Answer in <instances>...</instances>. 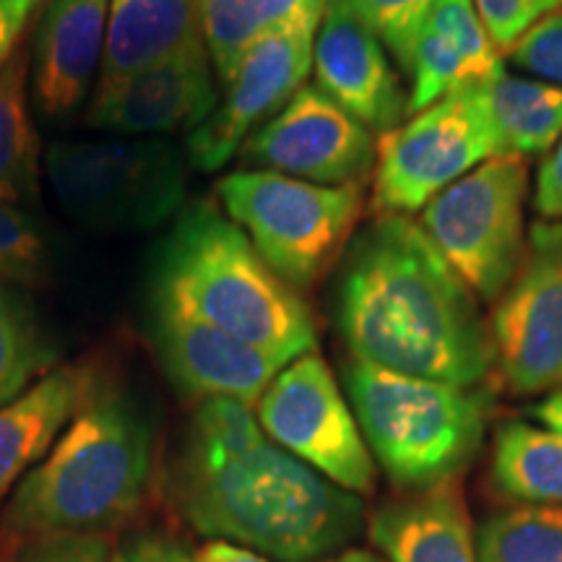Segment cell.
Instances as JSON below:
<instances>
[{
  "mask_svg": "<svg viewBox=\"0 0 562 562\" xmlns=\"http://www.w3.org/2000/svg\"><path fill=\"white\" fill-rule=\"evenodd\" d=\"M336 323L351 360L453 385H482L495 368L474 292L402 214H378L341 256Z\"/></svg>",
  "mask_w": 562,
  "mask_h": 562,
  "instance_id": "obj_1",
  "label": "cell"
},
{
  "mask_svg": "<svg viewBox=\"0 0 562 562\" xmlns=\"http://www.w3.org/2000/svg\"><path fill=\"white\" fill-rule=\"evenodd\" d=\"M172 492L201 537L271 562L331 558L360 531L364 513L360 497L269 438L214 461L180 456Z\"/></svg>",
  "mask_w": 562,
  "mask_h": 562,
  "instance_id": "obj_2",
  "label": "cell"
},
{
  "mask_svg": "<svg viewBox=\"0 0 562 562\" xmlns=\"http://www.w3.org/2000/svg\"><path fill=\"white\" fill-rule=\"evenodd\" d=\"M154 476V432L123 393L91 391L50 453L16 484L3 529L19 542L102 533L136 516Z\"/></svg>",
  "mask_w": 562,
  "mask_h": 562,
  "instance_id": "obj_3",
  "label": "cell"
},
{
  "mask_svg": "<svg viewBox=\"0 0 562 562\" xmlns=\"http://www.w3.org/2000/svg\"><path fill=\"white\" fill-rule=\"evenodd\" d=\"M154 297L286 362L318 344L305 297L214 203L180 214L154 271Z\"/></svg>",
  "mask_w": 562,
  "mask_h": 562,
  "instance_id": "obj_4",
  "label": "cell"
},
{
  "mask_svg": "<svg viewBox=\"0 0 562 562\" xmlns=\"http://www.w3.org/2000/svg\"><path fill=\"white\" fill-rule=\"evenodd\" d=\"M344 389L370 453L396 487L456 482L480 451L492 398L480 385L427 381L349 360Z\"/></svg>",
  "mask_w": 562,
  "mask_h": 562,
  "instance_id": "obj_5",
  "label": "cell"
},
{
  "mask_svg": "<svg viewBox=\"0 0 562 562\" xmlns=\"http://www.w3.org/2000/svg\"><path fill=\"white\" fill-rule=\"evenodd\" d=\"M188 161L170 138L55 140L45 175L58 206L108 235L149 232L186 206Z\"/></svg>",
  "mask_w": 562,
  "mask_h": 562,
  "instance_id": "obj_6",
  "label": "cell"
},
{
  "mask_svg": "<svg viewBox=\"0 0 562 562\" xmlns=\"http://www.w3.org/2000/svg\"><path fill=\"white\" fill-rule=\"evenodd\" d=\"M224 214L294 290H311L349 248L364 186H315L266 170H240L216 186Z\"/></svg>",
  "mask_w": 562,
  "mask_h": 562,
  "instance_id": "obj_7",
  "label": "cell"
},
{
  "mask_svg": "<svg viewBox=\"0 0 562 562\" xmlns=\"http://www.w3.org/2000/svg\"><path fill=\"white\" fill-rule=\"evenodd\" d=\"M521 157H492L419 211V227L476 300L497 302L526 252Z\"/></svg>",
  "mask_w": 562,
  "mask_h": 562,
  "instance_id": "obj_8",
  "label": "cell"
},
{
  "mask_svg": "<svg viewBox=\"0 0 562 562\" xmlns=\"http://www.w3.org/2000/svg\"><path fill=\"white\" fill-rule=\"evenodd\" d=\"M492 157L503 154L472 83L378 136L372 209L375 214H417Z\"/></svg>",
  "mask_w": 562,
  "mask_h": 562,
  "instance_id": "obj_9",
  "label": "cell"
},
{
  "mask_svg": "<svg viewBox=\"0 0 562 562\" xmlns=\"http://www.w3.org/2000/svg\"><path fill=\"white\" fill-rule=\"evenodd\" d=\"M271 442L351 495H370L375 463L355 412L331 368L315 351L297 357L273 378L256 404Z\"/></svg>",
  "mask_w": 562,
  "mask_h": 562,
  "instance_id": "obj_10",
  "label": "cell"
},
{
  "mask_svg": "<svg viewBox=\"0 0 562 562\" xmlns=\"http://www.w3.org/2000/svg\"><path fill=\"white\" fill-rule=\"evenodd\" d=\"M495 368L513 393L562 385V224L533 222L524 261L492 313Z\"/></svg>",
  "mask_w": 562,
  "mask_h": 562,
  "instance_id": "obj_11",
  "label": "cell"
},
{
  "mask_svg": "<svg viewBox=\"0 0 562 562\" xmlns=\"http://www.w3.org/2000/svg\"><path fill=\"white\" fill-rule=\"evenodd\" d=\"M321 19H305L250 47L224 83L209 121L188 133L186 157L195 170L216 172L240 154L252 133L269 123L307 83Z\"/></svg>",
  "mask_w": 562,
  "mask_h": 562,
  "instance_id": "obj_12",
  "label": "cell"
},
{
  "mask_svg": "<svg viewBox=\"0 0 562 562\" xmlns=\"http://www.w3.org/2000/svg\"><path fill=\"white\" fill-rule=\"evenodd\" d=\"M250 170L279 172L315 186H364L375 170V136L315 83L245 140Z\"/></svg>",
  "mask_w": 562,
  "mask_h": 562,
  "instance_id": "obj_13",
  "label": "cell"
},
{
  "mask_svg": "<svg viewBox=\"0 0 562 562\" xmlns=\"http://www.w3.org/2000/svg\"><path fill=\"white\" fill-rule=\"evenodd\" d=\"M151 311L154 344L167 375L186 396L199 402L235 398L250 406L258 404L273 378L290 364L220 331L172 302L154 297Z\"/></svg>",
  "mask_w": 562,
  "mask_h": 562,
  "instance_id": "obj_14",
  "label": "cell"
},
{
  "mask_svg": "<svg viewBox=\"0 0 562 562\" xmlns=\"http://www.w3.org/2000/svg\"><path fill=\"white\" fill-rule=\"evenodd\" d=\"M220 97L209 50L199 47L108 91H97L87 110V125L123 138H167L191 133L209 121Z\"/></svg>",
  "mask_w": 562,
  "mask_h": 562,
  "instance_id": "obj_15",
  "label": "cell"
},
{
  "mask_svg": "<svg viewBox=\"0 0 562 562\" xmlns=\"http://www.w3.org/2000/svg\"><path fill=\"white\" fill-rule=\"evenodd\" d=\"M313 74L315 87L378 136L406 121L409 94L385 47L339 0H331L321 19Z\"/></svg>",
  "mask_w": 562,
  "mask_h": 562,
  "instance_id": "obj_16",
  "label": "cell"
},
{
  "mask_svg": "<svg viewBox=\"0 0 562 562\" xmlns=\"http://www.w3.org/2000/svg\"><path fill=\"white\" fill-rule=\"evenodd\" d=\"M110 0H47L34 26L32 97L50 121L74 115L97 87Z\"/></svg>",
  "mask_w": 562,
  "mask_h": 562,
  "instance_id": "obj_17",
  "label": "cell"
},
{
  "mask_svg": "<svg viewBox=\"0 0 562 562\" xmlns=\"http://www.w3.org/2000/svg\"><path fill=\"white\" fill-rule=\"evenodd\" d=\"M503 70L501 50L484 30L474 0H438L422 26L409 66L406 117Z\"/></svg>",
  "mask_w": 562,
  "mask_h": 562,
  "instance_id": "obj_18",
  "label": "cell"
},
{
  "mask_svg": "<svg viewBox=\"0 0 562 562\" xmlns=\"http://www.w3.org/2000/svg\"><path fill=\"white\" fill-rule=\"evenodd\" d=\"M206 47L195 0H110L108 42L97 91Z\"/></svg>",
  "mask_w": 562,
  "mask_h": 562,
  "instance_id": "obj_19",
  "label": "cell"
},
{
  "mask_svg": "<svg viewBox=\"0 0 562 562\" xmlns=\"http://www.w3.org/2000/svg\"><path fill=\"white\" fill-rule=\"evenodd\" d=\"M91 391V372L68 364L50 370L30 391L0 406V505L50 453Z\"/></svg>",
  "mask_w": 562,
  "mask_h": 562,
  "instance_id": "obj_20",
  "label": "cell"
},
{
  "mask_svg": "<svg viewBox=\"0 0 562 562\" xmlns=\"http://www.w3.org/2000/svg\"><path fill=\"white\" fill-rule=\"evenodd\" d=\"M370 539L389 562H480L456 482L385 505L372 516Z\"/></svg>",
  "mask_w": 562,
  "mask_h": 562,
  "instance_id": "obj_21",
  "label": "cell"
},
{
  "mask_svg": "<svg viewBox=\"0 0 562 562\" xmlns=\"http://www.w3.org/2000/svg\"><path fill=\"white\" fill-rule=\"evenodd\" d=\"M503 157H533L562 138V87L497 70L476 83Z\"/></svg>",
  "mask_w": 562,
  "mask_h": 562,
  "instance_id": "obj_22",
  "label": "cell"
},
{
  "mask_svg": "<svg viewBox=\"0 0 562 562\" xmlns=\"http://www.w3.org/2000/svg\"><path fill=\"white\" fill-rule=\"evenodd\" d=\"M331 0H195L201 32L220 87L250 47L305 19H323Z\"/></svg>",
  "mask_w": 562,
  "mask_h": 562,
  "instance_id": "obj_23",
  "label": "cell"
},
{
  "mask_svg": "<svg viewBox=\"0 0 562 562\" xmlns=\"http://www.w3.org/2000/svg\"><path fill=\"white\" fill-rule=\"evenodd\" d=\"M490 472L513 501L562 508V432L508 422L495 435Z\"/></svg>",
  "mask_w": 562,
  "mask_h": 562,
  "instance_id": "obj_24",
  "label": "cell"
},
{
  "mask_svg": "<svg viewBox=\"0 0 562 562\" xmlns=\"http://www.w3.org/2000/svg\"><path fill=\"white\" fill-rule=\"evenodd\" d=\"M40 170V136L30 110V53L21 47L0 70V199L32 201Z\"/></svg>",
  "mask_w": 562,
  "mask_h": 562,
  "instance_id": "obj_25",
  "label": "cell"
},
{
  "mask_svg": "<svg viewBox=\"0 0 562 562\" xmlns=\"http://www.w3.org/2000/svg\"><path fill=\"white\" fill-rule=\"evenodd\" d=\"M55 364V349L16 286L0 281V406L30 391Z\"/></svg>",
  "mask_w": 562,
  "mask_h": 562,
  "instance_id": "obj_26",
  "label": "cell"
},
{
  "mask_svg": "<svg viewBox=\"0 0 562 562\" xmlns=\"http://www.w3.org/2000/svg\"><path fill=\"white\" fill-rule=\"evenodd\" d=\"M480 562H562V508L529 505L490 516L476 531Z\"/></svg>",
  "mask_w": 562,
  "mask_h": 562,
  "instance_id": "obj_27",
  "label": "cell"
},
{
  "mask_svg": "<svg viewBox=\"0 0 562 562\" xmlns=\"http://www.w3.org/2000/svg\"><path fill=\"white\" fill-rule=\"evenodd\" d=\"M339 3L362 26H368L396 58L404 74H409L414 45L438 0H339Z\"/></svg>",
  "mask_w": 562,
  "mask_h": 562,
  "instance_id": "obj_28",
  "label": "cell"
},
{
  "mask_svg": "<svg viewBox=\"0 0 562 562\" xmlns=\"http://www.w3.org/2000/svg\"><path fill=\"white\" fill-rule=\"evenodd\" d=\"M50 273L45 240L16 203L0 199V281L11 286H40Z\"/></svg>",
  "mask_w": 562,
  "mask_h": 562,
  "instance_id": "obj_29",
  "label": "cell"
},
{
  "mask_svg": "<svg viewBox=\"0 0 562 562\" xmlns=\"http://www.w3.org/2000/svg\"><path fill=\"white\" fill-rule=\"evenodd\" d=\"M510 63L533 79L562 87V11L539 19L508 50Z\"/></svg>",
  "mask_w": 562,
  "mask_h": 562,
  "instance_id": "obj_30",
  "label": "cell"
},
{
  "mask_svg": "<svg viewBox=\"0 0 562 562\" xmlns=\"http://www.w3.org/2000/svg\"><path fill=\"white\" fill-rule=\"evenodd\" d=\"M484 30L497 50L508 53L539 19L560 9V0H474Z\"/></svg>",
  "mask_w": 562,
  "mask_h": 562,
  "instance_id": "obj_31",
  "label": "cell"
},
{
  "mask_svg": "<svg viewBox=\"0 0 562 562\" xmlns=\"http://www.w3.org/2000/svg\"><path fill=\"white\" fill-rule=\"evenodd\" d=\"M115 547L102 533H53L26 539L9 562H112Z\"/></svg>",
  "mask_w": 562,
  "mask_h": 562,
  "instance_id": "obj_32",
  "label": "cell"
},
{
  "mask_svg": "<svg viewBox=\"0 0 562 562\" xmlns=\"http://www.w3.org/2000/svg\"><path fill=\"white\" fill-rule=\"evenodd\" d=\"M112 562H193V554L167 533L146 531L115 547Z\"/></svg>",
  "mask_w": 562,
  "mask_h": 562,
  "instance_id": "obj_33",
  "label": "cell"
},
{
  "mask_svg": "<svg viewBox=\"0 0 562 562\" xmlns=\"http://www.w3.org/2000/svg\"><path fill=\"white\" fill-rule=\"evenodd\" d=\"M533 209L544 222L562 224V138L552 146L537 175Z\"/></svg>",
  "mask_w": 562,
  "mask_h": 562,
  "instance_id": "obj_34",
  "label": "cell"
},
{
  "mask_svg": "<svg viewBox=\"0 0 562 562\" xmlns=\"http://www.w3.org/2000/svg\"><path fill=\"white\" fill-rule=\"evenodd\" d=\"M45 3L47 0H0V70L13 58L26 26Z\"/></svg>",
  "mask_w": 562,
  "mask_h": 562,
  "instance_id": "obj_35",
  "label": "cell"
},
{
  "mask_svg": "<svg viewBox=\"0 0 562 562\" xmlns=\"http://www.w3.org/2000/svg\"><path fill=\"white\" fill-rule=\"evenodd\" d=\"M193 562H271L263 554H256L245 547L227 542H209L193 552Z\"/></svg>",
  "mask_w": 562,
  "mask_h": 562,
  "instance_id": "obj_36",
  "label": "cell"
},
{
  "mask_svg": "<svg viewBox=\"0 0 562 562\" xmlns=\"http://www.w3.org/2000/svg\"><path fill=\"white\" fill-rule=\"evenodd\" d=\"M531 414H533V419L542 422L544 427L562 432V389L550 393L542 404L533 406Z\"/></svg>",
  "mask_w": 562,
  "mask_h": 562,
  "instance_id": "obj_37",
  "label": "cell"
},
{
  "mask_svg": "<svg viewBox=\"0 0 562 562\" xmlns=\"http://www.w3.org/2000/svg\"><path fill=\"white\" fill-rule=\"evenodd\" d=\"M315 562H383V560L368 550H344V552L331 554V558H323Z\"/></svg>",
  "mask_w": 562,
  "mask_h": 562,
  "instance_id": "obj_38",
  "label": "cell"
},
{
  "mask_svg": "<svg viewBox=\"0 0 562 562\" xmlns=\"http://www.w3.org/2000/svg\"><path fill=\"white\" fill-rule=\"evenodd\" d=\"M560 3H562V0H560Z\"/></svg>",
  "mask_w": 562,
  "mask_h": 562,
  "instance_id": "obj_39",
  "label": "cell"
}]
</instances>
